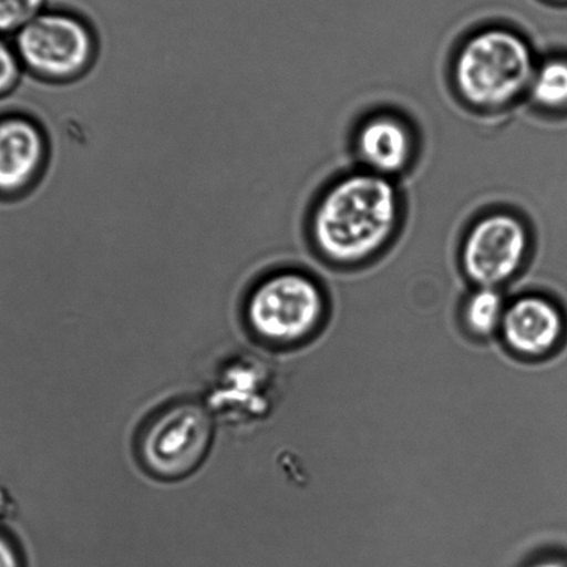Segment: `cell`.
I'll return each mask as SVG.
<instances>
[{
    "label": "cell",
    "instance_id": "30bf717a",
    "mask_svg": "<svg viewBox=\"0 0 567 567\" xmlns=\"http://www.w3.org/2000/svg\"><path fill=\"white\" fill-rule=\"evenodd\" d=\"M526 101L542 113L567 107V59L553 56L537 63Z\"/></svg>",
    "mask_w": 567,
    "mask_h": 567
},
{
    "label": "cell",
    "instance_id": "4fadbf2b",
    "mask_svg": "<svg viewBox=\"0 0 567 567\" xmlns=\"http://www.w3.org/2000/svg\"><path fill=\"white\" fill-rule=\"evenodd\" d=\"M24 75L13 41L0 37V99L10 95L19 86Z\"/></svg>",
    "mask_w": 567,
    "mask_h": 567
},
{
    "label": "cell",
    "instance_id": "6da1fadb",
    "mask_svg": "<svg viewBox=\"0 0 567 567\" xmlns=\"http://www.w3.org/2000/svg\"><path fill=\"white\" fill-rule=\"evenodd\" d=\"M403 219L395 179L358 168L330 182L308 217V239L334 267L365 266L388 249Z\"/></svg>",
    "mask_w": 567,
    "mask_h": 567
},
{
    "label": "cell",
    "instance_id": "7c38bea8",
    "mask_svg": "<svg viewBox=\"0 0 567 567\" xmlns=\"http://www.w3.org/2000/svg\"><path fill=\"white\" fill-rule=\"evenodd\" d=\"M48 8L49 0H0V37L12 40Z\"/></svg>",
    "mask_w": 567,
    "mask_h": 567
},
{
    "label": "cell",
    "instance_id": "9c48e42d",
    "mask_svg": "<svg viewBox=\"0 0 567 567\" xmlns=\"http://www.w3.org/2000/svg\"><path fill=\"white\" fill-rule=\"evenodd\" d=\"M501 329L506 344L517 354L542 357L559 343L564 318L545 297L523 296L506 308Z\"/></svg>",
    "mask_w": 567,
    "mask_h": 567
},
{
    "label": "cell",
    "instance_id": "3957f363",
    "mask_svg": "<svg viewBox=\"0 0 567 567\" xmlns=\"http://www.w3.org/2000/svg\"><path fill=\"white\" fill-rule=\"evenodd\" d=\"M12 41L24 71L48 82L80 79L97 52L95 30L85 16L60 7H49Z\"/></svg>",
    "mask_w": 567,
    "mask_h": 567
},
{
    "label": "cell",
    "instance_id": "ba28073f",
    "mask_svg": "<svg viewBox=\"0 0 567 567\" xmlns=\"http://www.w3.org/2000/svg\"><path fill=\"white\" fill-rule=\"evenodd\" d=\"M49 142L45 130L31 115L0 114V196L25 194L45 171Z\"/></svg>",
    "mask_w": 567,
    "mask_h": 567
},
{
    "label": "cell",
    "instance_id": "8fae6325",
    "mask_svg": "<svg viewBox=\"0 0 567 567\" xmlns=\"http://www.w3.org/2000/svg\"><path fill=\"white\" fill-rule=\"evenodd\" d=\"M505 310L504 296L498 289L477 288L465 302L466 327L477 336L493 334L501 328Z\"/></svg>",
    "mask_w": 567,
    "mask_h": 567
},
{
    "label": "cell",
    "instance_id": "5bb4252c",
    "mask_svg": "<svg viewBox=\"0 0 567 567\" xmlns=\"http://www.w3.org/2000/svg\"><path fill=\"white\" fill-rule=\"evenodd\" d=\"M0 567H23L18 549L2 533H0Z\"/></svg>",
    "mask_w": 567,
    "mask_h": 567
},
{
    "label": "cell",
    "instance_id": "9a60e30c",
    "mask_svg": "<svg viewBox=\"0 0 567 567\" xmlns=\"http://www.w3.org/2000/svg\"><path fill=\"white\" fill-rule=\"evenodd\" d=\"M550 4H558V7H567V0H545Z\"/></svg>",
    "mask_w": 567,
    "mask_h": 567
},
{
    "label": "cell",
    "instance_id": "7a4b0ae2",
    "mask_svg": "<svg viewBox=\"0 0 567 567\" xmlns=\"http://www.w3.org/2000/svg\"><path fill=\"white\" fill-rule=\"evenodd\" d=\"M536 68V51L525 35L492 24L473 31L456 48L451 82L467 107L498 113L525 101Z\"/></svg>",
    "mask_w": 567,
    "mask_h": 567
},
{
    "label": "cell",
    "instance_id": "8992f818",
    "mask_svg": "<svg viewBox=\"0 0 567 567\" xmlns=\"http://www.w3.org/2000/svg\"><path fill=\"white\" fill-rule=\"evenodd\" d=\"M212 436L210 416L202 406L173 405L145 427L140 444L143 464L158 477L184 476L205 458Z\"/></svg>",
    "mask_w": 567,
    "mask_h": 567
},
{
    "label": "cell",
    "instance_id": "52a82bcc",
    "mask_svg": "<svg viewBox=\"0 0 567 567\" xmlns=\"http://www.w3.org/2000/svg\"><path fill=\"white\" fill-rule=\"evenodd\" d=\"M417 152L414 126L394 109H373L357 125L352 153L360 168L398 179L409 171Z\"/></svg>",
    "mask_w": 567,
    "mask_h": 567
},
{
    "label": "cell",
    "instance_id": "277c9868",
    "mask_svg": "<svg viewBox=\"0 0 567 567\" xmlns=\"http://www.w3.org/2000/svg\"><path fill=\"white\" fill-rule=\"evenodd\" d=\"M245 312L252 332L261 339L290 344L317 329L324 312V297L311 274L280 268L252 286Z\"/></svg>",
    "mask_w": 567,
    "mask_h": 567
},
{
    "label": "cell",
    "instance_id": "5b68a950",
    "mask_svg": "<svg viewBox=\"0 0 567 567\" xmlns=\"http://www.w3.org/2000/svg\"><path fill=\"white\" fill-rule=\"evenodd\" d=\"M532 235L519 214L493 210L477 217L462 240V272L477 288H495L522 272Z\"/></svg>",
    "mask_w": 567,
    "mask_h": 567
}]
</instances>
